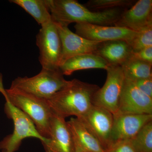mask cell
Returning a JSON list of instances; mask_svg holds the SVG:
<instances>
[{
    "label": "cell",
    "mask_w": 152,
    "mask_h": 152,
    "mask_svg": "<svg viewBox=\"0 0 152 152\" xmlns=\"http://www.w3.org/2000/svg\"><path fill=\"white\" fill-rule=\"evenodd\" d=\"M52 20L68 27L72 23L110 26L114 25L126 9L93 11L76 0H47Z\"/></svg>",
    "instance_id": "obj_1"
},
{
    "label": "cell",
    "mask_w": 152,
    "mask_h": 152,
    "mask_svg": "<svg viewBox=\"0 0 152 152\" xmlns=\"http://www.w3.org/2000/svg\"><path fill=\"white\" fill-rule=\"evenodd\" d=\"M99 88L75 79L47 101L56 115L64 119L70 116L80 118L92 106L93 97Z\"/></svg>",
    "instance_id": "obj_2"
},
{
    "label": "cell",
    "mask_w": 152,
    "mask_h": 152,
    "mask_svg": "<svg viewBox=\"0 0 152 152\" xmlns=\"http://www.w3.org/2000/svg\"><path fill=\"white\" fill-rule=\"evenodd\" d=\"M0 92L13 104L28 115L42 137L49 138L53 113L47 100L17 89L4 90L1 81Z\"/></svg>",
    "instance_id": "obj_3"
},
{
    "label": "cell",
    "mask_w": 152,
    "mask_h": 152,
    "mask_svg": "<svg viewBox=\"0 0 152 152\" xmlns=\"http://www.w3.org/2000/svg\"><path fill=\"white\" fill-rule=\"evenodd\" d=\"M68 82L60 69L42 68L41 72L34 77H18L15 79L10 88L48 100L65 86Z\"/></svg>",
    "instance_id": "obj_4"
},
{
    "label": "cell",
    "mask_w": 152,
    "mask_h": 152,
    "mask_svg": "<svg viewBox=\"0 0 152 152\" xmlns=\"http://www.w3.org/2000/svg\"><path fill=\"white\" fill-rule=\"evenodd\" d=\"M5 98V112L7 117L12 120L14 129L12 134L0 142V149L5 152H15L18 149L23 140L26 138H35L39 139L43 145L46 143L48 139L40 134L28 115Z\"/></svg>",
    "instance_id": "obj_5"
},
{
    "label": "cell",
    "mask_w": 152,
    "mask_h": 152,
    "mask_svg": "<svg viewBox=\"0 0 152 152\" xmlns=\"http://www.w3.org/2000/svg\"><path fill=\"white\" fill-rule=\"evenodd\" d=\"M36 44L39 50V61L42 68L59 69L62 45L56 25L53 20L41 26Z\"/></svg>",
    "instance_id": "obj_6"
},
{
    "label": "cell",
    "mask_w": 152,
    "mask_h": 152,
    "mask_svg": "<svg viewBox=\"0 0 152 152\" xmlns=\"http://www.w3.org/2000/svg\"><path fill=\"white\" fill-rule=\"evenodd\" d=\"M104 84L95 93L93 104L114 114L118 112L125 77L121 66H109Z\"/></svg>",
    "instance_id": "obj_7"
},
{
    "label": "cell",
    "mask_w": 152,
    "mask_h": 152,
    "mask_svg": "<svg viewBox=\"0 0 152 152\" xmlns=\"http://www.w3.org/2000/svg\"><path fill=\"white\" fill-rule=\"evenodd\" d=\"M75 28L77 34L89 40L104 42L121 40L130 45L138 34L125 28L88 23H76Z\"/></svg>",
    "instance_id": "obj_8"
},
{
    "label": "cell",
    "mask_w": 152,
    "mask_h": 152,
    "mask_svg": "<svg viewBox=\"0 0 152 152\" xmlns=\"http://www.w3.org/2000/svg\"><path fill=\"white\" fill-rule=\"evenodd\" d=\"M116 113L152 115V98L139 89L134 82L125 78Z\"/></svg>",
    "instance_id": "obj_9"
},
{
    "label": "cell",
    "mask_w": 152,
    "mask_h": 152,
    "mask_svg": "<svg viewBox=\"0 0 152 152\" xmlns=\"http://www.w3.org/2000/svg\"><path fill=\"white\" fill-rule=\"evenodd\" d=\"M78 118L94 133L105 151L111 143L113 114L104 108L93 105L83 116Z\"/></svg>",
    "instance_id": "obj_10"
},
{
    "label": "cell",
    "mask_w": 152,
    "mask_h": 152,
    "mask_svg": "<svg viewBox=\"0 0 152 152\" xmlns=\"http://www.w3.org/2000/svg\"><path fill=\"white\" fill-rule=\"evenodd\" d=\"M151 25L152 0H139L124 11L114 26L138 32Z\"/></svg>",
    "instance_id": "obj_11"
},
{
    "label": "cell",
    "mask_w": 152,
    "mask_h": 152,
    "mask_svg": "<svg viewBox=\"0 0 152 152\" xmlns=\"http://www.w3.org/2000/svg\"><path fill=\"white\" fill-rule=\"evenodd\" d=\"M113 115V123L111 145L118 141L131 140L145 125L152 121V115L150 114L136 115L116 113Z\"/></svg>",
    "instance_id": "obj_12"
},
{
    "label": "cell",
    "mask_w": 152,
    "mask_h": 152,
    "mask_svg": "<svg viewBox=\"0 0 152 152\" xmlns=\"http://www.w3.org/2000/svg\"><path fill=\"white\" fill-rule=\"evenodd\" d=\"M56 24L62 45L61 65L72 57L86 54L94 53L101 42L87 39L73 32L68 27Z\"/></svg>",
    "instance_id": "obj_13"
},
{
    "label": "cell",
    "mask_w": 152,
    "mask_h": 152,
    "mask_svg": "<svg viewBox=\"0 0 152 152\" xmlns=\"http://www.w3.org/2000/svg\"><path fill=\"white\" fill-rule=\"evenodd\" d=\"M43 145L46 152H75L72 133L65 119L53 114L48 141Z\"/></svg>",
    "instance_id": "obj_14"
},
{
    "label": "cell",
    "mask_w": 152,
    "mask_h": 152,
    "mask_svg": "<svg viewBox=\"0 0 152 152\" xmlns=\"http://www.w3.org/2000/svg\"><path fill=\"white\" fill-rule=\"evenodd\" d=\"M70 129L75 149L83 152H105L97 138L78 118H71L67 122Z\"/></svg>",
    "instance_id": "obj_15"
},
{
    "label": "cell",
    "mask_w": 152,
    "mask_h": 152,
    "mask_svg": "<svg viewBox=\"0 0 152 152\" xmlns=\"http://www.w3.org/2000/svg\"><path fill=\"white\" fill-rule=\"evenodd\" d=\"M132 52L129 44L118 40L101 42L94 53L102 57L109 66H121L130 58Z\"/></svg>",
    "instance_id": "obj_16"
},
{
    "label": "cell",
    "mask_w": 152,
    "mask_h": 152,
    "mask_svg": "<svg viewBox=\"0 0 152 152\" xmlns=\"http://www.w3.org/2000/svg\"><path fill=\"white\" fill-rule=\"evenodd\" d=\"M108 66V64L102 57L89 53L68 59L60 66L59 69L64 75H70L77 71L92 69L106 70Z\"/></svg>",
    "instance_id": "obj_17"
},
{
    "label": "cell",
    "mask_w": 152,
    "mask_h": 152,
    "mask_svg": "<svg viewBox=\"0 0 152 152\" xmlns=\"http://www.w3.org/2000/svg\"><path fill=\"white\" fill-rule=\"evenodd\" d=\"M30 14L41 26L52 20L47 0H11Z\"/></svg>",
    "instance_id": "obj_18"
},
{
    "label": "cell",
    "mask_w": 152,
    "mask_h": 152,
    "mask_svg": "<svg viewBox=\"0 0 152 152\" xmlns=\"http://www.w3.org/2000/svg\"><path fill=\"white\" fill-rule=\"evenodd\" d=\"M152 64L130 58L121 66L125 78L135 81L152 77Z\"/></svg>",
    "instance_id": "obj_19"
},
{
    "label": "cell",
    "mask_w": 152,
    "mask_h": 152,
    "mask_svg": "<svg viewBox=\"0 0 152 152\" xmlns=\"http://www.w3.org/2000/svg\"><path fill=\"white\" fill-rule=\"evenodd\" d=\"M130 140L136 152H152V121Z\"/></svg>",
    "instance_id": "obj_20"
},
{
    "label": "cell",
    "mask_w": 152,
    "mask_h": 152,
    "mask_svg": "<svg viewBox=\"0 0 152 152\" xmlns=\"http://www.w3.org/2000/svg\"><path fill=\"white\" fill-rule=\"evenodd\" d=\"M134 0H90L84 5L93 11H101L115 8L128 9L136 2Z\"/></svg>",
    "instance_id": "obj_21"
},
{
    "label": "cell",
    "mask_w": 152,
    "mask_h": 152,
    "mask_svg": "<svg viewBox=\"0 0 152 152\" xmlns=\"http://www.w3.org/2000/svg\"><path fill=\"white\" fill-rule=\"evenodd\" d=\"M130 46L132 52L139 51L148 47H152V25L140 32L134 39Z\"/></svg>",
    "instance_id": "obj_22"
},
{
    "label": "cell",
    "mask_w": 152,
    "mask_h": 152,
    "mask_svg": "<svg viewBox=\"0 0 152 152\" xmlns=\"http://www.w3.org/2000/svg\"><path fill=\"white\" fill-rule=\"evenodd\" d=\"M105 152H136L130 140L118 141L112 143Z\"/></svg>",
    "instance_id": "obj_23"
},
{
    "label": "cell",
    "mask_w": 152,
    "mask_h": 152,
    "mask_svg": "<svg viewBox=\"0 0 152 152\" xmlns=\"http://www.w3.org/2000/svg\"><path fill=\"white\" fill-rule=\"evenodd\" d=\"M130 57L152 64V47L146 48L138 52H132Z\"/></svg>",
    "instance_id": "obj_24"
},
{
    "label": "cell",
    "mask_w": 152,
    "mask_h": 152,
    "mask_svg": "<svg viewBox=\"0 0 152 152\" xmlns=\"http://www.w3.org/2000/svg\"><path fill=\"white\" fill-rule=\"evenodd\" d=\"M134 82L141 91L150 97L152 98V77L140 79Z\"/></svg>",
    "instance_id": "obj_25"
},
{
    "label": "cell",
    "mask_w": 152,
    "mask_h": 152,
    "mask_svg": "<svg viewBox=\"0 0 152 152\" xmlns=\"http://www.w3.org/2000/svg\"><path fill=\"white\" fill-rule=\"evenodd\" d=\"M75 152H82V151H80V150H78V149H76Z\"/></svg>",
    "instance_id": "obj_26"
},
{
    "label": "cell",
    "mask_w": 152,
    "mask_h": 152,
    "mask_svg": "<svg viewBox=\"0 0 152 152\" xmlns=\"http://www.w3.org/2000/svg\"><path fill=\"white\" fill-rule=\"evenodd\" d=\"M2 152H4V151H2Z\"/></svg>",
    "instance_id": "obj_27"
}]
</instances>
